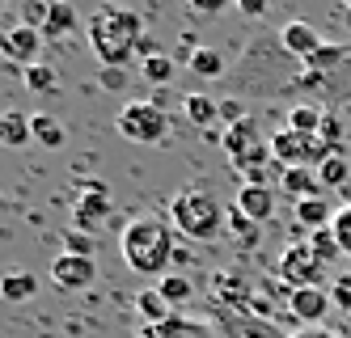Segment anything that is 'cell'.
<instances>
[{
  "label": "cell",
  "mask_w": 351,
  "mask_h": 338,
  "mask_svg": "<svg viewBox=\"0 0 351 338\" xmlns=\"http://www.w3.org/2000/svg\"><path fill=\"white\" fill-rule=\"evenodd\" d=\"M173 228L165 216H153V212H140L123 224V237H119V250H123V263H128L136 275H153V279H165L173 258H178V245H173Z\"/></svg>",
  "instance_id": "6da1fadb"
},
{
  "label": "cell",
  "mask_w": 351,
  "mask_h": 338,
  "mask_svg": "<svg viewBox=\"0 0 351 338\" xmlns=\"http://www.w3.org/2000/svg\"><path fill=\"white\" fill-rule=\"evenodd\" d=\"M85 34H89V47H93V56L102 68H128L136 47L144 43V25L132 9L106 5L85 21Z\"/></svg>",
  "instance_id": "7a4b0ae2"
},
{
  "label": "cell",
  "mask_w": 351,
  "mask_h": 338,
  "mask_svg": "<svg viewBox=\"0 0 351 338\" xmlns=\"http://www.w3.org/2000/svg\"><path fill=\"white\" fill-rule=\"evenodd\" d=\"M169 224L191 241H216L229 228V212H224V203L212 191L191 186V191H178L169 199Z\"/></svg>",
  "instance_id": "3957f363"
},
{
  "label": "cell",
  "mask_w": 351,
  "mask_h": 338,
  "mask_svg": "<svg viewBox=\"0 0 351 338\" xmlns=\"http://www.w3.org/2000/svg\"><path fill=\"white\" fill-rule=\"evenodd\" d=\"M330 157H335V148L322 136H300L292 127H280V132L271 136V161L284 165V169H317Z\"/></svg>",
  "instance_id": "277c9868"
},
{
  "label": "cell",
  "mask_w": 351,
  "mask_h": 338,
  "mask_svg": "<svg viewBox=\"0 0 351 338\" xmlns=\"http://www.w3.org/2000/svg\"><path fill=\"white\" fill-rule=\"evenodd\" d=\"M119 136L132 144H161L169 140V114L161 101H128L119 110Z\"/></svg>",
  "instance_id": "5b68a950"
},
{
  "label": "cell",
  "mask_w": 351,
  "mask_h": 338,
  "mask_svg": "<svg viewBox=\"0 0 351 338\" xmlns=\"http://www.w3.org/2000/svg\"><path fill=\"white\" fill-rule=\"evenodd\" d=\"M275 271H280V279L288 283V288H322L326 275H330V267L322 263V258L313 254L309 241H292L284 254H280V263H275Z\"/></svg>",
  "instance_id": "8992f818"
},
{
  "label": "cell",
  "mask_w": 351,
  "mask_h": 338,
  "mask_svg": "<svg viewBox=\"0 0 351 338\" xmlns=\"http://www.w3.org/2000/svg\"><path fill=\"white\" fill-rule=\"evenodd\" d=\"M43 43H47V38H43L38 30H30V25H13V30L0 34V56H5L9 64H17L21 72H30L34 64H43V60H38Z\"/></svg>",
  "instance_id": "52a82bcc"
},
{
  "label": "cell",
  "mask_w": 351,
  "mask_h": 338,
  "mask_svg": "<svg viewBox=\"0 0 351 338\" xmlns=\"http://www.w3.org/2000/svg\"><path fill=\"white\" fill-rule=\"evenodd\" d=\"M330 288H296L288 292V313L300 322V330L305 326H326V317H330Z\"/></svg>",
  "instance_id": "ba28073f"
},
{
  "label": "cell",
  "mask_w": 351,
  "mask_h": 338,
  "mask_svg": "<svg viewBox=\"0 0 351 338\" xmlns=\"http://www.w3.org/2000/svg\"><path fill=\"white\" fill-rule=\"evenodd\" d=\"M280 43H284V51H288V56H292V60H300V64H309V60H317L322 51L330 47V43L322 38V30H317V25H309V21H300V17H296V21H288L284 30H280Z\"/></svg>",
  "instance_id": "9c48e42d"
},
{
  "label": "cell",
  "mask_w": 351,
  "mask_h": 338,
  "mask_svg": "<svg viewBox=\"0 0 351 338\" xmlns=\"http://www.w3.org/2000/svg\"><path fill=\"white\" fill-rule=\"evenodd\" d=\"M233 203H237V212H245L254 224H267L275 216V203H280V186H271V182H241Z\"/></svg>",
  "instance_id": "30bf717a"
},
{
  "label": "cell",
  "mask_w": 351,
  "mask_h": 338,
  "mask_svg": "<svg viewBox=\"0 0 351 338\" xmlns=\"http://www.w3.org/2000/svg\"><path fill=\"white\" fill-rule=\"evenodd\" d=\"M97 279V263L93 258H81V254H60L51 263V283L64 292H81Z\"/></svg>",
  "instance_id": "8fae6325"
},
{
  "label": "cell",
  "mask_w": 351,
  "mask_h": 338,
  "mask_svg": "<svg viewBox=\"0 0 351 338\" xmlns=\"http://www.w3.org/2000/svg\"><path fill=\"white\" fill-rule=\"evenodd\" d=\"M136 338H216V330L212 326H204V322H195V317H182V313H173L169 322H161V326H140V334Z\"/></svg>",
  "instance_id": "7c38bea8"
},
{
  "label": "cell",
  "mask_w": 351,
  "mask_h": 338,
  "mask_svg": "<svg viewBox=\"0 0 351 338\" xmlns=\"http://www.w3.org/2000/svg\"><path fill=\"white\" fill-rule=\"evenodd\" d=\"M110 216V191L102 186V182H89V191L81 195V203H77V220H81V232H89V228H97Z\"/></svg>",
  "instance_id": "4fadbf2b"
},
{
  "label": "cell",
  "mask_w": 351,
  "mask_h": 338,
  "mask_svg": "<svg viewBox=\"0 0 351 338\" xmlns=\"http://www.w3.org/2000/svg\"><path fill=\"white\" fill-rule=\"evenodd\" d=\"M275 186H280V195H292L296 203L322 195V182H317L313 169H280V182H275Z\"/></svg>",
  "instance_id": "5bb4252c"
},
{
  "label": "cell",
  "mask_w": 351,
  "mask_h": 338,
  "mask_svg": "<svg viewBox=\"0 0 351 338\" xmlns=\"http://www.w3.org/2000/svg\"><path fill=\"white\" fill-rule=\"evenodd\" d=\"M335 212H339V207H335L330 199H326V195H313V199H300V203H296V220L305 224L309 232H317V228H330Z\"/></svg>",
  "instance_id": "9a60e30c"
},
{
  "label": "cell",
  "mask_w": 351,
  "mask_h": 338,
  "mask_svg": "<svg viewBox=\"0 0 351 338\" xmlns=\"http://www.w3.org/2000/svg\"><path fill=\"white\" fill-rule=\"evenodd\" d=\"M0 140L9 148H21L34 140V114H21V110H5L0 114Z\"/></svg>",
  "instance_id": "2e32d148"
},
{
  "label": "cell",
  "mask_w": 351,
  "mask_h": 338,
  "mask_svg": "<svg viewBox=\"0 0 351 338\" xmlns=\"http://www.w3.org/2000/svg\"><path fill=\"white\" fill-rule=\"evenodd\" d=\"M182 110L195 127H216L220 123V97L208 93H182Z\"/></svg>",
  "instance_id": "e0dca14e"
},
{
  "label": "cell",
  "mask_w": 351,
  "mask_h": 338,
  "mask_svg": "<svg viewBox=\"0 0 351 338\" xmlns=\"http://www.w3.org/2000/svg\"><path fill=\"white\" fill-rule=\"evenodd\" d=\"M322 123H326V110L317 106V101H292L288 110V127L300 136H322Z\"/></svg>",
  "instance_id": "ac0fdd59"
},
{
  "label": "cell",
  "mask_w": 351,
  "mask_h": 338,
  "mask_svg": "<svg viewBox=\"0 0 351 338\" xmlns=\"http://www.w3.org/2000/svg\"><path fill=\"white\" fill-rule=\"evenodd\" d=\"M136 313L144 317V326H161V322H169L173 313H178V309H173L157 288H144V292L136 296Z\"/></svg>",
  "instance_id": "d6986e66"
},
{
  "label": "cell",
  "mask_w": 351,
  "mask_h": 338,
  "mask_svg": "<svg viewBox=\"0 0 351 338\" xmlns=\"http://www.w3.org/2000/svg\"><path fill=\"white\" fill-rule=\"evenodd\" d=\"M77 25H81L77 9L68 0H51V17L43 25V38H68V34H77Z\"/></svg>",
  "instance_id": "ffe728a7"
},
{
  "label": "cell",
  "mask_w": 351,
  "mask_h": 338,
  "mask_svg": "<svg viewBox=\"0 0 351 338\" xmlns=\"http://www.w3.org/2000/svg\"><path fill=\"white\" fill-rule=\"evenodd\" d=\"M186 68H191L195 76H204V81H216V76L229 72V68H224V56H220L216 47H195L191 60H186Z\"/></svg>",
  "instance_id": "44dd1931"
},
{
  "label": "cell",
  "mask_w": 351,
  "mask_h": 338,
  "mask_svg": "<svg viewBox=\"0 0 351 338\" xmlns=\"http://www.w3.org/2000/svg\"><path fill=\"white\" fill-rule=\"evenodd\" d=\"M34 292H38V283H34V275H30V271H9V275H5V283H0V296H5L9 304H26Z\"/></svg>",
  "instance_id": "7402d4cb"
},
{
  "label": "cell",
  "mask_w": 351,
  "mask_h": 338,
  "mask_svg": "<svg viewBox=\"0 0 351 338\" xmlns=\"http://www.w3.org/2000/svg\"><path fill=\"white\" fill-rule=\"evenodd\" d=\"M229 232H233V241H237L241 250H254L258 237H263V224H254L245 212H237V203H233V207H229Z\"/></svg>",
  "instance_id": "603a6c76"
},
{
  "label": "cell",
  "mask_w": 351,
  "mask_h": 338,
  "mask_svg": "<svg viewBox=\"0 0 351 338\" xmlns=\"http://www.w3.org/2000/svg\"><path fill=\"white\" fill-rule=\"evenodd\" d=\"M313 173H317V182H322V191H335V186H343V182H351V161L343 157V152H335V157L322 161Z\"/></svg>",
  "instance_id": "cb8c5ba5"
},
{
  "label": "cell",
  "mask_w": 351,
  "mask_h": 338,
  "mask_svg": "<svg viewBox=\"0 0 351 338\" xmlns=\"http://www.w3.org/2000/svg\"><path fill=\"white\" fill-rule=\"evenodd\" d=\"M157 292H161V296H165L173 309H178V304H186V300L195 296V283H191L186 275H178V271H169V275L157 283Z\"/></svg>",
  "instance_id": "d4e9b609"
},
{
  "label": "cell",
  "mask_w": 351,
  "mask_h": 338,
  "mask_svg": "<svg viewBox=\"0 0 351 338\" xmlns=\"http://www.w3.org/2000/svg\"><path fill=\"white\" fill-rule=\"evenodd\" d=\"M64 123L60 119H51V114H34V140L43 144V148H60L64 144Z\"/></svg>",
  "instance_id": "484cf974"
},
{
  "label": "cell",
  "mask_w": 351,
  "mask_h": 338,
  "mask_svg": "<svg viewBox=\"0 0 351 338\" xmlns=\"http://www.w3.org/2000/svg\"><path fill=\"white\" fill-rule=\"evenodd\" d=\"M309 245H313V254L322 258V263L326 267H335L339 263V258H343V250H339V241H335V232L330 228H317V232H309V237H305Z\"/></svg>",
  "instance_id": "4316f807"
},
{
  "label": "cell",
  "mask_w": 351,
  "mask_h": 338,
  "mask_svg": "<svg viewBox=\"0 0 351 338\" xmlns=\"http://www.w3.org/2000/svg\"><path fill=\"white\" fill-rule=\"evenodd\" d=\"M140 72H144L148 85H165V81H173V60L157 51V56H148V60L140 64Z\"/></svg>",
  "instance_id": "83f0119b"
},
{
  "label": "cell",
  "mask_w": 351,
  "mask_h": 338,
  "mask_svg": "<svg viewBox=\"0 0 351 338\" xmlns=\"http://www.w3.org/2000/svg\"><path fill=\"white\" fill-rule=\"evenodd\" d=\"M330 232H335L343 258H351V203H339V212H335V220H330Z\"/></svg>",
  "instance_id": "f1b7e54d"
},
{
  "label": "cell",
  "mask_w": 351,
  "mask_h": 338,
  "mask_svg": "<svg viewBox=\"0 0 351 338\" xmlns=\"http://www.w3.org/2000/svg\"><path fill=\"white\" fill-rule=\"evenodd\" d=\"M26 85H30L34 93H56V89H60V76H56L51 64H34V68L26 72Z\"/></svg>",
  "instance_id": "f546056e"
},
{
  "label": "cell",
  "mask_w": 351,
  "mask_h": 338,
  "mask_svg": "<svg viewBox=\"0 0 351 338\" xmlns=\"http://www.w3.org/2000/svg\"><path fill=\"white\" fill-rule=\"evenodd\" d=\"M330 300H335V309L351 322V271H343V275H335L330 279Z\"/></svg>",
  "instance_id": "4dcf8cb0"
},
{
  "label": "cell",
  "mask_w": 351,
  "mask_h": 338,
  "mask_svg": "<svg viewBox=\"0 0 351 338\" xmlns=\"http://www.w3.org/2000/svg\"><path fill=\"white\" fill-rule=\"evenodd\" d=\"M47 17H51V0H26V5H21V25H30L38 34H43Z\"/></svg>",
  "instance_id": "1f68e13d"
},
{
  "label": "cell",
  "mask_w": 351,
  "mask_h": 338,
  "mask_svg": "<svg viewBox=\"0 0 351 338\" xmlns=\"http://www.w3.org/2000/svg\"><path fill=\"white\" fill-rule=\"evenodd\" d=\"M64 254H81V258H93V237L81 228H68L64 232Z\"/></svg>",
  "instance_id": "d6a6232c"
},
{
  "label": "cell",
  "mask_w": 351,
  "mask_h": 338,
  "mask_svg": "<svg viewBox=\"0 0 351 338\" xmlns=\"http://www.w3.org/2000/svg\"><path fill=\"white\" fill-rule=\"evenodd\" d=\"M97 81H102L106 89H123V81H128V72H123V68H97Z\"/></svg>",
  "instance_id": "836d02e7"
},
{
  "label": "cell",
  "mask_w": 351,
  "mask_h": 338,
  "mask_svg": "<svg viewBox=\"0 0 351 338\" xmlns=\"http://www.w3.org/2000/svg\"><path fill=\"white\" fill-rule=\"evenodd\" d=\"M292 338H339L335 330H326V326H305V330H296Z\"/></svg>",
  "instance_id": "e575fe53"
},
{
  "label": "cell",
  "mask_w": 351,
  "mask_h": 338,
  "mask_svg": "<svg viewBox=\"0 0 351 338\" xmlns=\"http://www.w3.org/2000/svg\"><path fill=\"white\" fill-rule=\"evenodd\" d=\"M263 9H267L263 0H245V5H241V13H245V17H263Z\"/></svg>",
  "instance_id": "d590c367"
}]
</instances>
